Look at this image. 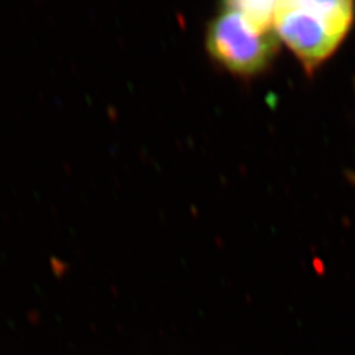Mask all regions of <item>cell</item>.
Listing matches in <instances>:
<instances>
[{"mask_svg":"<svg viewBox=\"0 0 355 355\" xmlns=\"http://www.w3.org/2000/svg\"><path fill=\"white\" fill-rule=\"evenodd\" d=\"M354 17L347 0L277 1L274 31L306 66L324 61L343 41Z\"/></svg>","mask_w":355,"mask_h":355,"instance_id":"cell-1","label":"cell"},{"mask_svg":"<svg viewBox=\"0 0 355 355\" xmlns=\"http://www.w3.org/2000/svg\"><path fill=\"white\" fill-rule=\"evenodd\" d=\"M275 33H263L225 3L211 23L207 36L209 53L237 74L261 71L275 51Z\"/></svg>","mask_w":355,"mask_h":355,"instance_id":"cell-2","label":"cell"},{"mask_svg":"<svg viewBox=\"0 0 355 355\" xmlns=\"http://www.w3.org/2000/svg\"><path fill=\"white\" fill-rule=\"evenodd\" d=\"M232 8L241 13L242 16L263 33H275L274 17L277 1L267 0H239L227 3Z\"/></svg>","mask_w":355,"mask_h":355,"instance_id":"cell-3","label":"cell"}]
</instances>
